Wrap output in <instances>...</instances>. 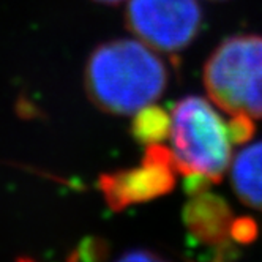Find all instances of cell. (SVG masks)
Wrapping results in <instances>:
<instances>
[{"label":"cell","mask_w":262,"mask_h":262,"mask_svg":"<svg viewBox=\"0 0 262 262\" xmlns=\"http://www.w3.org/2000/svg\"><path fill=\"white\" fill-rule=\"evenodd\" d=\"M131 133L144 145L158 144L171 133V116L164 109L148 104L138 112L131 123Z\"/></svg>","instance_id":"8"},{"label":"cell","mask_w":262,"mask_h":262,"mask_svg":"<svg viewBox=\"0 0 262 262\" xmlns=\"http://www.w3.org/2000/svg\"><path fill=\"white\" fill-rule=\"evenodd\" d=\"M231 180L237 198L248 207L262 212V141L237 154Z\"/></svg>","instance_id":"7"},{"label":"cell","mask_w":262,"mask_h":262,"mask_svg":"<svg viewBox=\"0 0 262 262\" xmlns=\"http://www.w3.org/2000/svg\"><path fill=\"white\" fill-rule=\"evenodd\" d=\"M213 104L229 116L262 119V36L234 35L209 55L202 73Z\"/></svg>","instance_id":"3"},{"label":"cell","mask_w":262,"mask_h":262,"mask_svg":"<svg viewBox=\"0 0 262 262\" xmlns=\"http://www.w3.org/2000/svg\"><path fill=\"white\" fill-rule=\"evenodd\" d=\"M116 262H169V260L150 250H129L123 253Z\"/></svg>","instance_id":"11"},{"label":"cell","mask_w":262,"mask_h":262,"mask_svg":"<svg viewBox=\"0 0 262 262\" xmlns=\"http://www.w3.org/2000/svg\"><path fill=\"white\" fill-rule=\"evenodd\" d=\"M257 235V224L253 218L242 216L232 223V240L237 243H250Z\"/></svg>","instance_id":"10"},{"label":"cell","mask_w":262,"mask_h":262,"mask_svg":"<svg viewBox=\"0 0 262 262\" xmlns=\"http://www.w3.org/2000/svg\"><path fill=\"white\" fill-rule=\"evenodd\" d=\"M183 224L194 242L218 250L229 248L235 220L226 199L207 190L190 196L183 213Z\"/></svg>","instance_id":"6"},{"label":"cell","mask_w":262,"mask_h":262,"mask_svg":"<svg viewBox=\"0 0 262 262\" xmlns=\"http://www.w3.org/2000/svg\"><path fill=\"white\" fill-rule=\"evenodd\" d=\"M93 2L101 4V5H119L123 0H93Z\"/></svg>","instance_id":"12"},{"label":"cell","mask_w":262,"mask_h":262,"mask_svg":"<svg viewBox=\"0 0 262 262\" xmlns=\"http://www.w3.org/2000/svg\"><path fill=\"white\" fill-rule=\"evenodd\" d=\"M171 154L177 172L220 183L232 160L228 125L215 107L201 97L190 95L176 103L171 114Z\"/></svg>","instance_id":"2"},{"label":"cell","mask_w":262,"mask_h":262,"mask_svg":"<svg viewBox=\"0 0 262 262\" xmlns=\"http://www.w3.org/2000/svg\"><path fill=\"white\" fill-rule=\"evenodd\" d=\"M202 23L198 0H128L125 24L139 41L161 52L190 46Z\"/></svg>","instance_id":"4"},{"label":"cell","mask_w":262,"mask_h":262,"mask_svg":"<svg viewBox=\"0 0 262 262\" xmlns=\"http://www.w3.org/2000/svg\"><path fill=\"white\" fill-rule=\"evenodd\" d=\"M229 136L234 145L245 144L253 138L254 133V123L250 116L245 114H234L231 116V122L228 123Z\"/></svg>","instance_id":"9"},{"label":"cell","mask_w":262,"mask_h":262,"mask_svg":"<svg viewBox=\"0 0 262 262\" xmlns=\"http://www.w3.org/2000/svg\"><path fill=\"white\" fill-rule=\"evenodd\" d=\"M82 79L93 106L106 114L129 116L163 95L167 68L150 46L119 38L92 51Z\"/></svg>","instance_id":"1"},{"label":"cell","mask_w":262,"mask_h":262,"mask_svg":"<svg viewBox=\"0 0 262 262\" xmlns=\"http://www.w3.org/2000/svg\"><path fill=\"white\" fill-rule=\"evenodd\" d=\"M177 167L169 148L158 144L145 147L139 166L100 176L98 188L109 209L122 212L129 205L166 196L176 186Z\"/></svg>","instance_id":"5"}]
</instances>
